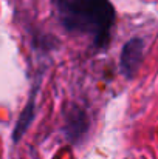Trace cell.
Instances as JSON below:
<instances>
[{
    "label": "cell",
    "mask_w": 158,
    "mask_h": 159,
    "mask_svg": "<svg viewBox=\"0 0 158 159\" xmlns=\"http://www.w3.org/2000/svg\"><path fill=\"white\" fill-rule=\"evenodd\" d=\"M62 25L70 31L92 33L98 47L108 43L115 8L108 0H54Z\"/></svg>",
    "instance_id": "6da1fadb"
},
{
    "label": "cell",
    "mask_w": 158,
    "mask_h": 159,
    "mask_svg": "<svg viewBox=\"0 0 158 159\" xmlns=\"http://www.w3.org/2000/svg\"><path fill=\"white\" fill-rule=\"evenodd\" d=\"M143 51H144V42L140 37H133L121 50V71L126 77H133L141 65L143 60Z\"/></svg>",
    "instance_id": "7a4b0ae2"
},
{
    "label": "cell",
    "mask_w": 158,
    "mask_h": 159,
    "mask_svg": "<svg viewBox=\"0 0 158 159\" xmlns=\"http://www.w3.org/2000/svg\"><path fill=\"white\" fill-rule=\"evenodd\" d=\"M89 128V119L84 110L73 105V110L67 113V120H65V134L71 142L79 141Z\"/></svg>",
    "instance_id": "3957f363"
},
{
    "label": "cell",
    "mask_w": 158,
    "mask_h": 159,
    "mask_svg": "<svg viewBox=\"0 0 158 159\" xmlns=\"http://www.w3.org/2000/svg\"><path fill=\"white\" fill-rule=\"evenodd\" d=\"M34 113H36V111H34V99L31 98L30 102L26 104V107L22 110L20 117H19L16 127H14V131H12V139H14V142H19L20 138L26 133V130L30 128V125H31L33 120H34Z\"/></svg>",
    "instance_id": "277c9868"
}]
</instances>
